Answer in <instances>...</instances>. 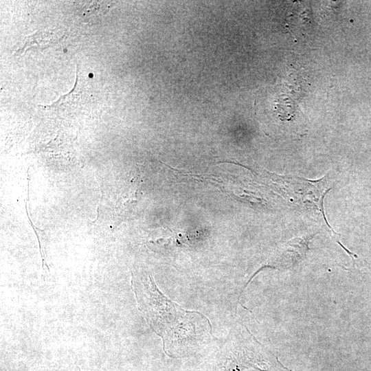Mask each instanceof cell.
I'll return each mask as SVG.
<instances>
[{
  "label": "cell",
  "instance_id": "6da1fadb",
  "mask_svg": "<svg viewBox=\"0 0 371 371\" xmlns=\"http://www.w3.org/2000/svg\"><path fill=\"white\" fill-rule=\"evenodd\" d=\"M132 286L137 306L151 328L161 337L164 346L175 341H190L196 335L194 323L189 316L195 312L183 310L159 290L153 278L137 280L133 275Z\"/></svg>",
  "mask_w": 371,
  "mask_h": 371
},
{
  "label": "cell",
  "instance_id": "7a4b0ae2",
  "mask_svg": "<svg viewBox=\"0 0 371 371\" xmlns=\"http://www.w3.org/2000/svg\"><path fill=\"white\" fill-rule=\"evenodd\" d=\"M225 371H291L259 346L239 348L227 359Z\"/></svg>",
  "mask_w": 371,
  "mask_h": 371
}]
</instances>
